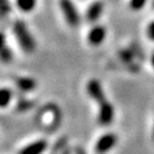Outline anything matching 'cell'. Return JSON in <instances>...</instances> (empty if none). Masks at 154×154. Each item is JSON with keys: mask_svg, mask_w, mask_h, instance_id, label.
Segmentation results:
<instances>
[{"mask_svg": "<svg viewBox=\"0 0 154 154\" xmlns=\"http://www.w3.org/2000/svg\"><path fill=\"white\" fill-rule=\"evenodd\" d=\"M14 33L19 42V45L22 46L26 53H32L35 48V42L28 31L26 25L23 22H16L14 25Z\"/></svg>", "mask_w": 154, "mask_h": 154, "instance_id": "obj_1", "label": "cell"}, {"mask_svg": "<svg viewBox=\"0 0 154 154\" xmlns=\"http://www.w3.org/2000/svg\"><path fill=\"white\" fill-rule=\"evenodd\" d=\"M60 7L62 9V12L65 16L66 22L72 27H76L79 24V15L78 12L75 9L74 5L72 3L71 0H61Z\"/></svg>", "mask_w": 154, "mask_h": 154, "instance_id": "obj_2", "label": "cell"}, {"mask_svg": "<svg viewBox=\"0 0 154 154\" xmlns=\"http://www.w3.org/2000/svg\"><path fill=\"white\" fill-rule=\"evenodd\" d=\"M117 142V136L115 134H105L103 135L97 142H96V146H95V150L97 153L100 154H103L105 152L109 151L110 149H112L113 146L116 144Z\"/></svg>", "mask_w": 154, "mask_h": 154, "instance_id": "obj_3", "label": "cell"}, {"mask_svg": "<svg viewBox=\"0 0 154 154\" xmlns=\"http://www.w3.org/2000/svg\"><path fill=\"white\" fill-rule=\"evenodd\" d=\"M99 111V122L102 125H108L113 119V107L109 102L106 100L103 103H100Z\"/></svg>", "mask_w": 154, "mask_h": 154, "instance_id": "obj_4", "label": "cell"}, {"mask_svg": "<svg viewBox=\"0 0 154 154\" xmlns=\"http://www.w3.org/2000/svg\"><path fill=\"white\" fill-rule=\"evenodd\" d=\"M88 92H89L90 96H91L92 99L95 100L99 104L106 101L105 95H104V91L101 87V84H100L97 80L93 79V80H91V82H89V84H88Z\"/></svg>", "mask_w": 154, "mask_h": 154, "instance_id": "obj_5", "label": "cell"}, {"mask_svg": "<svg viewBox=\"0 0 154 154\" xmlns=\"http://www.w3.org/2000/svg\"><path fill=\"white\" fill-rule=\"evenodd\" d=\"M105 35H106L105 28H103L101 26H96L91 29L89 36H88V40H89V42L92 45L96 46V45H100L104 41Z\"/></svg>", "mask_w": 154, "mask_h": 154, "instance_id": "obj_6", "label": "cell"}, {"mask_svg": "<svg viewBox=\"0 0 154 154\" xmlns=\"http://www.w3.org/2000/svg\"><path fill=\"white\" fill-rule=\"evenodd\" d=\"M47 147V142L45 140H38L33 143L29 144L28 147L24 148L19 154H42Z\"/></svg>", "mask_w": 154, "mask_h": 154, "instance_id": "obj_7", "label": "cell"}, {"mask_svg": "<svg viewBox=\"0 0 154 154\" xmlns=\"http://www.w3.org/2000/svg\"><path fill=\"white\" fill-rule=\"evenodd\" d=\"M102 10H103V5L101 2H94L90 5L88 12H87V17L90 22H95L96 19L99 18L100 15L102 13Z\"/></svg>", "mask_w": 154, "mask_h": 154, "instance_id": "obj_8", "label": "cell"}, {"mask_svg": "<svg viewBox=\"0 0 154 154\" xmlns=\"http://www.w3.org/2000/svg\"><path fill=\"white\" fill-rule=\"evenodd\" d=\"M17 86L22 91H31L32 89L35 88V82L31 78H28V77H24V78H19L17 79Z\"/></svg>", "mask_w": 154, "mask_h": 154, "instance_id": "obj_9", "label": "cell"}, {"mask_svg": "<svg viewBox=\"0 0 154 154\" xmlns=\"http://www.w3.org/2000/svg\"><path fill=\"white\" fill-rule=\"evenodd\" d=\"M12 100V91L2 88L0 89V107H5L10 104Z\"/></svg>", "mask_w": 154, "mask_h": 154, "instance_id": "obj_10", "label": "cell"}, {"mask_svg": "<svg viewBox=\"0 0 154 154\" xmlns=\"http://www.w3.org/2000/svg\"><path fill=\"white\" fill-rule=\"evenodd\" d=\"M16 3L19 10H22L23 12H30L35 7L36 0H17Z\"/></svg>", "mask_w": 154, "mask_h": 154, "instance_id": "obj_11", "label": "cell"}, {"mask_svg": "<svg viewBox=\"0 0 154 154\" xmlns=\"http://www.w3.org/2000/svg\"><path fill=\"white\" fill-rule=\"evenodd\" d=\"M13 58V55H12V51L11 49L8 47H3L0 49V61L1 62H5V63H8L10 61L12 60Z\"/></svg>", "mask_w": 154, "mask_h": 154, "instance_id": "obj_12", "label": "cell"}, {"mask_svg": "<svg viewBox=\"0 0 154 154\" xmlns=\"http://www.w3.org/2000/svg\"><path fill=\"white\" fill-rule=\"evenodd\" d=\"M11 8L8 2V0H0V18L5 17L8 13H10Z\"/></svg>", "mask_w": 154, "mask_h": 154, "instance_id": "obj_13", "label": "cell"}, {"mask_svg": "<svg viewBox=\"0 0 154 154\" xmlns=\"http://www.w3.org/2000/svg\"><path fill=\"white\" fill-rule=\"evenodd\" d=\"M33 106V103L30 101H27V100H22L19 101L18 104H17V110L18 111H26L28 109H30Z\"/></svg>", "mask_w": 154, "mask_h": 154, "instance_id": "obj_14", "label": "cell"}, {"mask_svg": "<svg viewBox=\"0 0 154 154\" xmlns=\"http://www.w3.org/2000/svg\"><path fill=\"white\" fill-rule=\"evenodd\" d=\"M119 55H120V58L124 61V62H130V61L133 59V53L131 51H128V49L122 51Z\"/></svg>", "mask_w": 154, "mask_h": 154, "instance_id": "obj_15", "label": "cell"}, {"mask_svg": "<svg viewBox=\"0 0 154 154\" xmlns=\"http://www.w3.org/2000/svg\"><path fill=\"white\" fill-rule=\"evenodd\" d=\"M147 0H131V7L133 10H140Z\"/></svg>", "mask_w": 154, "mask_h": 154, "instance_id": "obj_16", "label": "cell"}, {"mask_svg": "<svg viewBox=\"0 0 154 154\" xmlns=\"http://www.w3.org/2000/svg\"><path fill=\"white\" fill-rule=\"evenodd\" d=\"M148 34H149L150 38L154 41V22H152L148 27Z\"/></svg>", "mask_w": 154, "mask_h": 154, "instance_id": "obj_17", "label": "cell"}, {"mask_svg": "<svg viewBox=\"0 0 154 154\" xmlns=\"http://www.w3.org/2000/svg\"><path fill=\"white\" fill-rule=\"evenodd\" d=\"M5 34H3L2 32H0V49L5 47Z\"/></svg>", "mask_w": 154, "mask_h": 154, "instance_id": "obj_18", "label": "cell"}, {"mask_svg": "<svg viewBox=\"0 0 154 154\" xmlns=\"http://www.w3.org/2000/svg\"><path fill=\"white\" fill-rule=\"evenodd\" d=\"M76 154H86V153H85L84 150L80 149V148H79V149H77V150H76Z\"/></svg>", "mask_w": 154, "mask_h": 154, "instance_id": "obj_19", "label": "cell"}, {"mask_svg": "<svg viewBox=\"0 0 154 154\" xmlns=\"http://www.w3.org/2000/svg\"><path fill=\"white\" fill-rule=\"evenodd\" d=\"M151 63H152V65H153V67H154V54L152 55V58H151Z\"/></svg>", "mask_w": 154, "mask_h": 154, "instance_id": "obj_20", "label": "cell"}, {"mask_svg": "<svg viewBox=\"0 0 154 154\" xmlns=\"http://www.w3.org/2000/svg\"><path fill=\"white\" fill-rule=\"evenodd\" d=\"M63 154H69V153H67V152H64V153H63Z\"/></svg>", "mask_w": 154, "mask_h": 154, "instance_id": "obj_21", "label": "cell"}, {"mask_svg": "<svg viewBox=\"0 0 154 154\" xmlns=\"http://www.w3.org/2000/svg\"><path fill=\"white\" fill-rule=\"evenodd\" d=\"M153 135H154V133H153Z\"/></svg>", "mask_w": 154, "mask_h": 154, "instance_id": "obj_22", "label": "cell"}]
</instances>
